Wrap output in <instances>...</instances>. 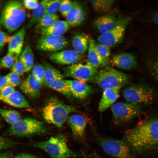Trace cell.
<instances>
[{"mask_svg": "<svg viewBox=\"0 0 158 158\" xmlns=\"http://www.w3.org/2000/svg\"><path fill=\"white\" fill-rule=\"evenodd\" d=\"M68 44L67 40L62 35L41 36L37 41L36 48L41 51L54 53L65 49Z\"/></svg>", "mask_w": 158, "mask_h": 158, "instance_id": "obj_11", "label": "cell"}, {"mask_svg": "<svg viewBox=\"0 0 158 158\" xmlns=\"http://www.w3.org/2000/svg\"><path fill=\"white\" fill-rule=\"evenodd\" d=\"M65 80L72 95L78 99H85L92 92V87L84 82L76 80Z\"/></svg>", "mask_w": 158, "mask_h": 158, "instance_id": "obj_18", "label": "cell"}, {"mask_svg": "<svg viewBox=\"0 0 158 158\" xmlns=\"http://www.w3.org/2000/svg\"><path fill=\"white\" fill-rule=\"evenodd\" d=\"M128 18H120L113 15L98 17L94 21V25L101 34L109 31L126 20Z\"/></svg>", "mask_w": 158, "mask_h": 158, "instance_id": "obj_14", "label": "cell"}, {"mask_svg": "<svg viewBox=\"0 0 158 158\" xmlns=\"http://www.w3.org/2000/svg\"></svg>", "mask_w": 158, "mask_h": 158, "instance_id": "obj_53", "label": "cell"}, {"mask_svg": "<svg viewBox=\"0 0 158 158\" xmlns=\"http://www.w3.org/2000/svg\"><path fill=\"white\" fill-rule=\"evenodd\" d=\"M18 57L13 54L7 53L0 60V65L4 68H12L16 61L18 59Z\"/></svg>", "mask_w": 158, "mask_h": 158, "instance_id": "obj_35", "label": "cell"}, {"mask_svg": "<svg viewBox=\"0 0 158 158\" xmlns=\"http://www.w3.org/2000/svg\"><path fill=\"white\" fill-rule=\"evenodd\" d=\"M1 5H0V11H1Z\"/></svg>", "mask_w": 158, "mask_h": 158, "instance_id": "obj_51", "label": "cell"}, {"mask_svg": "<svg viewBox=\"0 0 158 158\" xmlns=\"http://www.w3.org/2000/svg\"><path fill=\"white\" fill-rule=\"evenodd\" d=\"M93 131L96 143L108 155L114 158H135V155L123 139L118 140L103 136L94 128Z\"/></svg>", "mask_w": 158, "mask_h": 158, "instance_id": "obj_4", "label": "cell"}, {"mask_svg": "<svg viewBox=\"0 0 158 158\" xmlns=\"http://www.w3.org/2000/svg\"><path fill=\"white\" fill-rule=\"evenodd\" d=\"M1 24L0 21V28L1 27Z\"/></svg>", "mask_w": 158, "mask_h": 158, "instance_id": "obj_50", "label": "cell"}, {"mask_svg": "<svg viewBox=\"0 0 158 158\" xmlns=\"http://www.w3.org/2000/svg\"><path fill=\"white\" fill-rule=\"evenodd\" d=\"M69 25L66 21L58 20L51 25L39 30L41 36H60L65 33Z\"/></svg>", "mask_w": 158, "mask_h": 158, "instance_id": "obj_22", "label": "cell"}, {"mask_svg": "<svg viewBox=\"0 0 158 158\" xmlns=\"http://www.w3.org/2000/svg\"><path fill=\"white\" fill-rule=\"evenodd\" d=\"M73 1L69 0H63L61 4L59 11L61 14L66 17L67 13L71 8Z\"/></svg>", "mask_w": 158, "mask_h": 158, "instance_id": "obj_39", "label": "cell"}, {"mask_svg": "<svg viewBox=\"0 0 158 158\" xmlns=\"http://www.w3.org/2000/svg\"><path fill=\"white\" fill-rule=\"evenodd\" d=\"M26 12L23 2L11 0L6 2L1 11L0 21L9 32L17 30L25 21Z\"/></svg>", "mask_w": 158, "mask_h": 158, "instance_id": "obj_2", "label": "cell"}, {"mask_svg": "<svg viewBox=\"0 0 158 158\" xmlns=\"http://www.w3.org/2000/svg\"><path fill=\"white\" fill-rule=\"evenodd\" d=\"M63 0H47L46 5V14L54 15L59 11L61 6Z\"/></svg>", "mask_w": 158, "mask_h": 158, "instance_id": "obj_34", "label": "cell"}, {"mask_svg": "<svg viewBox=\"0 0 158 158\" xmlns=\"http://www.w3.org/2000/svg\"><path fill=\"white\" fill-rule=\"evenodd\" d=\"M32 73L42 85L44 84V71L43 65L39 64L35 65L33 67Z\"/></svg>", "mask_w": 158, "mask_h": 158, "instance_id": "obj_36", "label": "cell"}, {"mask_svg": "<svg viewBox=\"0 0 158 158\" xmlns=\"http://www.w3.org/2000/svg\"><path fill=\"white\" fill-rule=\"evenodd\" d=\"M90 2L96 12L101 13H106L111 9L115 1L110 0H90Z\"/></svg>", "mask_w": 158, "mask_h": 158, "instance_id": "obj_30", "label": "cell"}, {"mask_svg": "<svg viewBox=\"0 0 158 158\" xmlns=\"http://www.w3.org/2000/svg\"><path fill=\"white\" fill-rule=\"evenodd\" d=\"M130 80L128 75L109 66L98 71L91 81L105 90L121 87Z\"/></svg>", "mask_w": 158, "mask_h": 158, "instance_id": "obj_5", "label": "cell"}, {"mask_svg": "<svg viewBox=\"0 0 158 158\" xmlns=\"http://www.w3.org/2000/svg\"><path fill=\"white\" fill-rule=\"evenodd\" d=\"M5 76L8 84L13 87L18 86L21 83L20 76L15 73L11 72Z\"/></svg>", "mask_w": 158, "mask_h": 158, "instance_id": "obj_38", "label": "cell"}, {"mask_svg": "<svg viewBox=\"0 0 158 158\" xmlns=\"http://www.w3.org/2000/svg\"><path fill=\"white\" fill-rule=\"evenodd\" d=\"M33 145L44 150L53 158H73L77 154L68 147L65 137L58 135L47 140L34 143Z\"/></svg>", "mask_w": 158, "mask_h": 158, "instance_id": "obj_6", "label": "cell"}, {"mask_svg": "<svg viewBox=\"0 0 158 158\" xmlns=\"http://www.w3.org/2000/svg\"><path fill=\"white\" fill-rule=\"evenodd\" d=\"M72 43L74 50L80 55L84 53L88 49V39L78 33H75L73 35Z\"/></svg>", "mask_w": 158, "mask_h": 158, "instance_id": "obj_27", "label": "cell"}, {"mask_svg": "<svg viewBox=\"0 0 158 158\" xmlns=\"http://www.w3.org/2000/svg\"><path fill=\"white\" fill-rule=\"evenodd\" d=\"M0 115L11 125L20 119V118L19 113L13 110L0 109Z\"/></svg>", "mask_w": 158, "mask_h": 158, "instance_id": "obj_31", "label": "cell"}, {"mask_svg": "<svg viewBox=\"0 0 158 158\" xmlns=\"http://www.w3.org/2000/svg\"><path fill=\"white\" fill-rule=\"evenodd\" d=\"M11 71L20 76L27 72V70L22 62L17 59L12 67Z\"/></svg>", "mask_w": 158, "mask_h": 158, "instance_id": "obj_37", "label": "cell"}, {"mask_svg": "<svg viewBox=\"0 0 158 158\" xmlns=\"http://www.w3.org/2000/svg\"><path fill=\"white\" fill-rule=\"evenodd\" d=\"M112 66L123 69H130L137 66L136 59L132 54L122 53L114 55L109 61Z\"/></svg>", "mask_w": 158, "mask_h": 158, "instance_id": "obj_15", "label": "cell"}, {"mask_svg": "<svg viewBox=\"0 0 158 158\" xmlns=\"http://www.w3.org/2000/svg\"><path fill=\"white\" fill-rule=\"evenodd\" d=\"M66 121L74 137L83 138L87 123L86 120L82 115L75 114L68 116Z\"/></svg>", "mask_w": 158, "mask_h": 158, "instance_id": "obj_17", "label": "cell"}, {"mask_svg": "<svg viewBox=\"0 0 158 158\" xmlns=\"http://www.w3.org/2000/svg\"><path fill=\"white\" fill-rule=\"evenodd\" d=\"M47 0L42 1L33 10L31 17L28 23L27 27L31 28L39 23L46 14V5Z\"/></svg>", "mask_w": 158, "mask_h": 158, "instance_id": "obj_25", "label": "cell"}, {"mask_svg": "<svg viewBox=\"0 0 158 158\" xmlns=\"http://www.w3.org/2000/svg\"><path fill=\"white\" fill-rule=\"evenodd\" d=\"M13 158H38L37 157L30 154L26 153H20L16 155Z\"/></svg>", "mask_w": 158, "mask_h": 158, "instance_id": "obj_45", "label": "cell"}, {"mask_svg": "<svg viewBox=\"0 0 158 158\" xmlns=\"http://www.w3.org/2000/svg\"><path fill=\"white\" fill-rule=\"evenodd\" d=\"M94 47L102 59L108 63L110 59L111 51L110 47L106 45L96 42L94 40Z\"/></svg>", "mask_w": 158, "mask_h": 158, "instance_id": "obj_32", "label": "cell"}, {"mask_svg": "<svg viewBox=\"0 0 158 158\" xmlns=\"http://www.w3.org/2000/svg\"><path fill=\"white\" fill-rule=\"evenodd\" d=\"M47 87L58 91L68 98L72 95L69 87L65 80H56L45 85Z\"/></svg>", "mask_w": 158, "mask_h": 158, "instance_id": "obj_29", "label": "cell"}, {"mask_svg": "<svg viewBox=\"0 0 158 158\" xmlns=\"http://www.w3.org/2000/svg\"><path fill=\"white\" fill-rule=\"evenodd\" d=\"M82 59L81 55L73 50H66L53 53L49 56L53 62L60 65H71L78 63Z\"/></svg>", "mask_w": 158, "mask_h": 158, "instance_id": "obj_13", "label": "cell"}, {"mask_svg": "<svg viewBox=\"0 0 158 158\" xmlns=\"http://www.w3.org/2000/svg\"><path fill=\"white\" fill-rule=\"evenodd\" d=\"M44 71V84L56 80H63L64 76L58 69L47 62L43 63Z\"/></svg>", "mask_w": 158, "mask_h": 158, "instance_id": "obj_26", "label": "cell"}, {"mask_svg": "<svg viewBox=\"0 0 158 158\" xmlns=\"http://www.w3.org/2000/svg\"><path fill=\"white\" fill-rule=\"evenodd\" d=\"M20 84V89L28 97L32 99L39 97L42 84L32 73Z\"/></svg>", "mask_w": 158, "mask_h": 158, "instance_id": "obj_16", "label": "cell"}, {"mask_svg": "<svg viewBox=\"0 0 158 158\" xmlns=\"http://www.w3.org/2000/svg\"><path fill=\"white\" fill-rule=\"evenodd\" d=\"M121 87L104 90L99 104L98 110L103 112L111 106L118 96Z\"/></svg>", "mask_w": 158, "mask_h": 158, "instance_id": "obj_21", "label": "cell"}, {"mask_svg": "<svg viewBox=\"0 0 158 158\" xmlns=\"http://www.w3.org/2000/svg\"><path fill=\"white\" fill-rule=\"evenodd\" d=\"M88 46L87 60L92 66L97 68H104L109 66L101 58L95 49L93 43V39L92 38L88 39Z\"/></svg>", "mask_w": 158, "mask_h": 158, "instance_id": "obj_24", "label": "cell"}, {"mask_svg": "<svg viewBox=\"0 0 158 158\" xmlns=\"http://www.w3.org/2000/svg\"><path fill=\"white\" fill-rule=\"evenodd\" d=\"M19 59L24 64L27 72L30 70L33 66L34 55L30 44L25 45L24 50L20 55Z\"/></svg>", "mask_w": 158, "mask_h": 158, "instance_id": "obj_28", "label": "cell"}, {"mask_svg": "<svg viewBox=\"0 0 158 158\" xmlns=\"http://www.w3.org/2000/svg\"><path fill=\"white\" fill-rule=\"evenodd\" d=\"M59 20L58 16L56 14H46L43 18L36 24L37 29L49 27Z\"/></svg>", "mask_w": 158, "mask_h": 158, "instance_id": "obj_33", "label": "cell"}, {"mask_svg": "<svg viewBox=\"0 0 158 158\" xmlns=\"http://www.w3.org/2000/svg\"><path fill=\"white\" fill-rule=\"evenodd\" d=\"M150 68L153 77L158 81V54L150 63Z\"/></svg>", "mask_w": 158, "mask_h": 158, "instance_id": "obj_41", "label": "cell"}, {"mask_svg": "<svg viewBox=\"0 0 158 158\" xmlns=\"http://www.w3.org/2000/svg\"><path fill=\"white\" fill-rule=\"evenodd\" d=\"M25 34V28L23 26L16 33L11 37L9 42L8 53L17 57L21 53Z\"/></svg>", "mask_w": 158, "mask_h": 158, "instance_id": "obj_20", "label": "cell"}, {"mask_svg": "<svg viewBox=\"0 0 158 158\" xmlns=\"http://www.w3.org/2000/svg\"><path fill=\"white\" fill-rule=\"evenodd\" d=\"M2 1L0 0V5H1V4L2 3Z\"/></svg>", "mask_w": 158, "mask_h": 158, "instance_id": "obj_52", "label": "cell"}, {"mask_svg": "<svg viewBox=\"0 0 158 158\" xmlns=\"http://www.w3.org/2000/svg\"><path fill=\"white\" fill-rule=\"evenodd\" d=\"M16 144L9 138L0 136V151L3 149L11 147Z\"/></svg>", "mask_w": 158, "mask_h": 158, "instance_id": "obj_40", "label": "cell"}, {"mask_svg": "<svg viewBox=\"0 0 158 158\" xmlns=\"http://www.w3.org/2000/svg\"><path fill=\"white\" fill-rule=\"evenodd\" d=\"M22 2L25 8L33 10L37 6L39 3L37 0H24Z\"/></svg>", "mask_w": 158, "mask_h": 158, "instance_id": "obj_44", "label": "cell"}, {"mask_svg": "<svg viewBox=\"0 0 158 158\" xmlns=\"http://www.w3.org/2000/svg\"><path fill=\"white\" fill-rule=\"evenodd\" d=\"M47 128L42 121L32 118L20 119L11 125L9 133L19 136H27L44 133Z\"/></svg>", "mask_w": 158, "mask_h": 158, "instance_id": "obj_9", "label": "cell"}, {"mask_svg": "<svg viewBox=\"0 0 158 158\" xmlns=\"http://www.w3.org/2000/svg\"><path fill=\"white\" fill-rule=\"evenodd\" d=\"M152 19L154 23L158 25V11L153 15Z\"/></svg>", "mask_w": 158, "mask_h": 158, "instance_id": "obj_48", "label": "cell"}, {"mask_svg": "<svg viewBox=\"0 0 158 158\" xmlns=\"http://www.w3.org/2000/svg\"><path fill=\"white\" fill-rule=\"evenodd\" d=\"M123 139L135 155L158 149V118L143 120L127 131Z\"/></svg>", "mask_w": 158, "mask_h": 158, "instance_id": "obj_1", "label": "cell"}, {"mask_svg": "<svg viewBox=\"0 0 158 158\" xmlns=\"http://www.w3.org/2000/svg\"><path fill=\"white\" fill-rule=\"evenodd\" d=\"M1 121H0V129L1 128Z\"/></svg>", "mask_w": 158, "mask_h": 158, "instance_id": "obj_49", "label": "cell"}, {"mask_svg": "<svg viewBox=\"0 0 158 158\" xmlns=\"http://www.w3.org/2000/svg\"><path fill=\"white\" fill-rule=\"evenodd\" d=\"M113 114L112 121L117 126H121L128 123L140 114V105L129 102H118L111 106Z\"/></svg>", "mask_w": 158, "mask_h": 158, "instance_id": "obj_8", "label": "cell"}, {"mask_svg": "<svg viewBox=\"0 0 158 158\" xmlns=\"http://www.w3.org/2000/svg\"><path fill=\"white\" fill-rule=\"evenodd\" d=\"M11 37L0 30V51H2L5 44L9 42Z\"/></svg>", "mask_w": 158, "mask_h": 158, "instance_id": "obj_43", "label": "cell"}, {"mask_svg": "<svg viewBox=\"0 0 158 158\" xmlns=\"http://www.w3.org/2000/svg\"><path fill=\"white\" fill-rule=\"evenodd\" d=\"M15 90L13 87L9 85H6L0 90V100L2 98L8 96Z\"/></svg>", "mask_w": 158, "mask_h": 158, "instance_id": "obj_42", "label": "cell"}, {"mask_svg": "<svg viewBox=\"0 0 158 158\" xmlns=\"http://www.w3.org/2000/svg\"><path fill=\"white\" fill-rule=\"evenodd\" d=\"M129 20L128 18L113 29L101 34L97 38L98 41L99 43L109 47L119 43L124 38Z\"/></svg>", "mask_w": 158, "mask_h": 158, "instance_id": "obj_12", "label": "cell"}, {"mask_svg": "<svg viewBox=\"0 0 158 158\" xmlns=\"http://www.w3.org/2000/svg\"><path fill=\"white\" fill-rule=\"evenodd\" d=\"M11 154L9 152H7L0 154V158H11Z\"/></svg>", "mask_w": 158, "mask_h": 158, "instance_id": "obj_47", "label": "cell"}, {"mask_svg": "<svg viewBox=\"0 0 158 158\" xmlns=\"http://www.w3.org/2000/svg\"><path fill=\"white\" fill-rule=\"evenodd\" d=\"M123 95L128 102L139 105L152 103L156 96L154 91L151 87L138 84H131L125 88Z\"/></svg>", "mask_w": 158, "mask_h": 158, "instance_id": "obj_7", "label": "cell"}, {"mask_svg": "<svg viewBox=\"0 0 158 158\" xmlns=\"http://www.w3.org/2000/svg\"><path fill=\"white\" fill-rule=\"evenodd\" d=\"M0 100L17 108H32L25 97L18 91L15 90L8 96L2 98Z\"/></svg>", "mask_w": 158, "mask_h": 158, "instance_id": "obj_23", "label": "cell"}, {"mask_svg": "<svg viewBox=\"0 0 158 158\" xmlns=\"http://www.w3.org/2000/svg\"><path fill=\"white\" fill-rule=\"evenodd\" d=\"M85 17V13L82 5L79 2L74 1L65 18L69 26L75 27L82 23Z\"/></svg>", "mask_w": 158, "mask_h": 158, "instance_id": "obj_19", "label": "cell"}, {"mask_svg": "<svg viewBox=\"0 0 158 158\" xmlns=\"http://www.w3.org/2000/svg\"><path fill=\"white\" fill-rule=\"evenodd\" d=\"M8 85L5 76L0 77V90Z\"/></svg>", "mask_w": 158, "mask_h": 158, "instance_id": "obj_46", "label": "cell"}, {"mask_svg": "<svg viewBox=\"0 0 158 158\" xmlns=\"http://www.w3.org/2000/svg\"><path fill=\"white\" fill-rule=\"evenodd\" d=\"M75 107L66 104L56 97L49 99L43 107L42 116L48 122L61 127L71 112L75 111Z\"/></svg>", "mask_w": 158, "mask_h": 158, "instance_id": "obj_3", "label": "cell"}, {"mask_svg": "<svg viewBox=\"0 0 158 158\" xmlns=\"http://www.w3.org/2000/svg\"><path fill=\"white\" fill-rule=\"evenodd\" d=\"M64 76L84 82L92 80L98 71L87 60L83 63H77L62 68Z\"/></svg>", "mask_w": 158, "mask_h": 158, "instance_id": "obj_10", "label": "cell"}]
</instances>
